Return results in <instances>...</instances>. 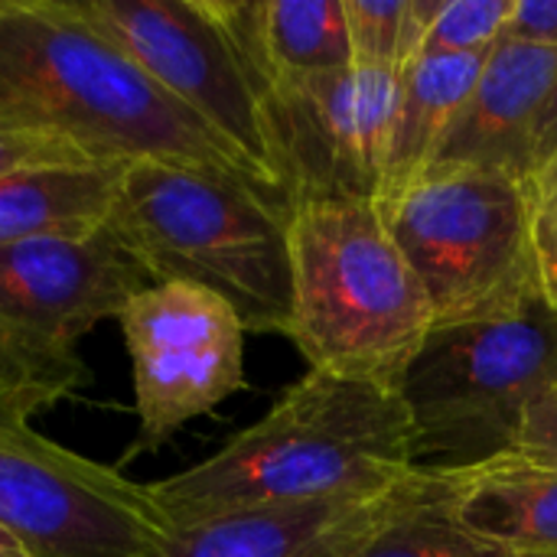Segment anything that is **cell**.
Listing matches in <instances>:
<instances>
[{
  "label": "cell",
  "instance_id": "obj_1",
  "mask_svg": "<svg viewBox=\"0 0 557 557\" xmlns=\"http://www.w3.org/2000/svg\"><path fill=\"white\" fill-rule=\"evenodd\" d=\"M414 431L398 392L307 372L209 460L147 486L163 519H206L333 499H382L418 480Z\"/></svg>",
  "mask_w": 557,
  "mask_h": 557
},
{
  "label": "cell",
  "instance_id": "obj_2",
  "mask_svg": "<svg viewBox=\"0 0 557 557\" xmlns=\"http://www.w3.org/2000/svg\"><path fill=\"white\" fill-rule=\"evenodd\" d=\"M0 121L91 160H166L261 186L65 0H0Z\"/></svg>",
  "mask_w": 557,
  "mask_h": 557
},
{
  "label": "cell",
  "instance_id": "obj_3",
  "mask_svg": "<svg viewBox=\"0 0 557 557\" xmlns=\"http://www.w3.org/2000/svg\"><path fill=\"white\" fill-rule=\"evenodd\" d=\"M108 225L153 284L222 297L248 333L290 336V209L261 186L166 160H131Z\"/></svg>",
  "mask_w": 557,
  "mask_h": 557
},
{
  "label": "cell",
  "instance_id": "obj_4",
  "mask_svg": "<svg viewBox=\"0 0 557 557\" xmlns=\"http://www.w3.org/2000/svg\"><path fill=\"white\" fill-rule=\"evenodd\" d=\"M287 235L294 294L287 339L313 372L398 392L434 330V310L379 202H297Z\"/></svg>",
  "mask_w": 557,
  "mask_h": 557
},
{
  "label": "cell",
  "instance_id": "obj_5",
  "mask_svg": "<svg viewBox=\"0 0 557 557\" xmlns=\"http://www.w3.org/2000/svg\"><path fill=\"white\" fill-rule=\"evenodd\" d=\"M379 212L431 300L434 326L499 320L542 300L522 180L431 166L385 193Z\"/></svg>",
  "mask_w": 557,
  "mask_h": 557
},
{
  "label": "cell",
  "instance_id": "obj_6",
  "mask_svg": "<svg viewBox=\"0 0 557 557\" xmlns=\"http://www.w3.org/2000/svg\"><path fill=\"white\" fill-rule=\"evenodd\" d=\"M557 388V310L434 326L398 395L418 467H473L516 450L529 408Z\"/></svg>",
  "mask_w": 557,
  "mask_h": 557
},
{
  "label": "cell",
  "instance_id": "obj_7",
  "mask_svg": "<svg viewBox=\"0 0 557 557\" xmlns=\"http://www.w3.org/2000/svg\"><path fill=\"white\" fill-rule=\"evenodd\" d=\"M137 72L196 114L287 209L258 82L212 0H65Z\"/></svg>",
  "mask_w": 557,
  "mask_h": 557
},
{
  "label": "cell",
  "instance_id": "obj_8",
  "mask_svg": "<svg viewBox=\"0 0 557 557\" xmlns=\"http://www.w3.org/2000/svg\"><path fill=\"white\" fill-rule=\"evenodd\" d=\"M0 529L33 557H157L173 525L121 470L0 418Z\"/></svg>",
  "mask_w": 557,
  "mask_h": 557
},
{
  "label": "cell",
  "instance_id": "obj_9",
  "mask_svg": "<svg viewBox=\"0 0 557 557\" xmlns=\"http://www.w3.org/2000/svg\"><path fill=\"white\" fill-rule=\"evenodd\" d=\"M134 369L137 441L124 454L160 450L180 428L245 388V323L196 284L144 287L117 317Z\"/></svg>",
  "mask_w": 557,
  "mask_h": 557
},
{
  "label": "cell",
  "instance_id": "obj_10",
  "mask_svg": "<svg viewBox=\"0 0 557 557\" xmlns=\"http://www.w3.org/2000/svg\"><path fill=\"white\" fill-rule=\"evenodd\" d=\"M277 173L290 209L313 199L379 202L388 183L398 75L349 65L264 88Z\"/></svg>",
  "mask_w": 557,
  "mask_h": 557
},
{
  "label": "cell",
  "instance_id": "obj_11",
  "mask_svg": "<svg viewBox=\"0 0 557 557\" xmlns=\"http://www.w3.org/2000/svg\"><path fill=\"white\" fill-rule=\"evenodd\" d=\"M150 284L144 261L111 225L0 245V333L39 356L78 359V339L101 320H117Z\"/></svg>",
  "mask_w": 557,
  "mask_h": 557
},
{
  "label": "cell",
  "instance_id": "obj_12",
  "mask_svg": "<svg viewBox=\"0 0 557 557\" xmlns=\"http://www.w3.org/2000/svg\"><path fill=\"white\" fill-rule=\"evenodd\" d=\"M557 111V49L503 36L473 85L434 166L499 170L525 183Z\"/></svg>",
  "mask_w": 557,
  "mask_h": 557
},
{
  "label": "cell",
  "instance_id": "obj_13",
  "mask_svg": "<svg viewBox=\"0 0 557 557\" xmlns=\"http://www.w3.org/2000/svg\"><path fill=\"white\" fill-rule=\"evenodd\" d=\"M418 480L382 499L268 506L180 525L157 557H352L401 509Z\"/></svg>",
  "mask_w": 557,
  "mask_h": 557
},
{
  "label": "cell",
  "instance_id": "obj_14",
  "mask_svg": "<svg viewBox=\"0 0 557 557\" xmlns=\"http://www.w3.org/2000/svg\"><path fill=\"white\" fill-rule=\"evenodd\" d=\"M431 470L441 506L457 525L516 552L557 555V467L503 454Z\"/></svg>",
  "mask_w": 557,
  "mask_h": 557
},
{
  "label": "cell",
  "instance_id": "obj_15",
  "mask_svg": "<svg viewBox=\"0 0 557 557\" xmlns=\"http://www.w3.org/2000/svg\"><path fill=\"white\" fill-rule=\"evenodd\" d=\"M258 91L352 65L343 0H212Z\"/></svg>",
  "mask_w": 557,
  "mask_h": 557
},
{
  "label": "cell",
  "instance_id": "obj_16",
  "mask_svg": "<svg viewBox=\"0 0 557 557\" xmlns=\"http://www.w3.org/2000/svg\"><path fill=\"white\" fill-rule=\"evenodd\" d=\"M127 163L62 160L0 176V245L78 238L108 225Z\"/></svg>",
  "mask_w": 557,
  "mask_h": 557
},
{
  "label": "cell",
  "instance_id": "obj_17",
  "mask_svg": "<svg viewBox=\"0 0 557 557\" xmlns=\"http://www.w3.org/2000/svg\"><path fill=\"white\" fill-rule=\"evenodd\" d=\"M486 55H421L398 75V111L385 193L428 173L447 144Z\"/></svg>",
  "mask_w": 557,
  "mask_h": 557
},
{
  "label": "cell",
  "instance_id": "obj_18",
  "mask_svg": "<svg viewBox=\"0 0 557 557\" xmlns=\"http://www.w3.org/2000/svg\"><path fill=\"white\" fill-rule=\"evenodd\" d=\"M352 557H557L516 552L486 542L457 525L441 506L434 470L421 467V480L401 509L356 552Z\"/></svg>",
  "mask_w": 557,
  "mask_h": 557
},
{
  "label": "cell",
  "instance_id": "obj_19",
  "mask_svg": "<svg viewBox=\"0 0 557 557\" xmlns=\"http://www.w3.org/2000/svg\"><path fill=\"white\" fill-rule=\"evenodd\" d=\"M444 0H343L352 65L401 75L421 59Z\"/></svg>",
  "mask_w": 557,
  "mask_h": 557
},
{
  "label": "cell",
  "instance_id": "obj_20",
  "mask_svg": "<svg viewBox=\"0 0 557 557\" xmlns=\"http://www.w3.org/2000/svg\"><path fill=\"white\" fill-rule=\"evenodd\" d=\"M88 385L82 359L39 356L0 333V418L26 421Z\"/></svg>",
  "mask_w": 557,
  "mask_h": 557
},
{
  "label": "cell",
  "instance_id": "obj_21",
  "mask_svg": "<svg viewBox=\"0 0 557 557\" xmlns=\"http://www.w3.org/2000/svg\"><path fill=\"white\" fill-rule=\"evenodd\" d=\"M516 0H444L421 55H490L506 36Z\"/></svg>",
  "mask_w": 557,
  "mask_h": 557
},
{
  "label": "cell",
  "instance_id": "obj_22",
  "mask_svg": "<svg viewBox=\"0 0 557 557\" xmlns=\"http://www.w3.org/2000/svg\"><path fill=\"white\" fill-rule=\"evenodd\" d=\"M529 232L539 297L557 310V186L529 196Z\"/></svg>",
  "mask_w": 557,
  "mask_h": 557
},
{
  "label": "cell",
  "instance_id": "obj_23",
  "mask_svg": "<svg viewBox=\"0 0 557 557\" xmlns=\"http://www.w3.org/2000/svg\"><path fill=\"white\" fill-rule=\"evenodd\" d=\"M62 160H91L59 140L20 131L13 124L0 121V176L20 166H36V163H62Z\"/></svg>",
  "mask_w": 557,
  "mask_h": 557
},
{
  "label": "cell",
  "instance_id": "obj_24",
  "mask_svg": "<svg viewBox=\"0 0 557 557\" xmlns=\"http://www.w3.org/2000/svg\"><path fill=\"white\" fill-rule=\"evenodd\" d=\"M525 460L535 463H552L557 467V388L545 392L525 414L519 437H516V450Z\"/></svg>",
  "mask_w": 557,
  "mask_h": 557
},
{
  "label": "cell",
  "instance_id": "obj_25",
  "mask_svg": "<svg viewBox=\"0 0 557 557\" xmlns=\"http://www.w3.org/2000/svg\"><path fill=\"white\" fill-rule=\"evenodd\" d=\"M506 36L519 42L557 49V0H516Z\"/></svg>",
  "mask_w": 557,
  "mask_h": 557
},
{
  "label": "cell",
  "instance_id": "obj_26",
  "mask_svg": "<svg viewBox=\"0 0 557 557\" xmlns=\"http://www.w3.org/2000/svg\"><path fill=\"white\" fill-rule=\"evenodd\" d=\"M522 186H525V196H535V193L557 186V111L535 147V157H532V166H529V176Z\"/></svg>",
  "mask_w": 557,
  "mask_h": 557
},
{
  "label": "cell",
  "instance_id": "obj_27",
  "mask_svg": "<svg viewBox=\"0 0 557 557\" xmlns=\"http://www.w3.org/2000/svg\"><path fill=\"white\" fill-rule=\"evenodd\" d=\"M0 557H33L26 552V545L16 539V535H10L7 529H0Z\"/></svg>",
  "mask_w": 557,
  "mask_h": 557
}]
</instances>
